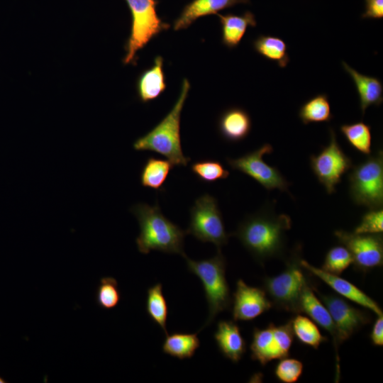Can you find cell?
<instances>
[{
    "instance_id": "6da1fadb",
    "label": "cell",
    "mask_w": 383,
    "mask_h": 383,
    "mask_svg": "<svg viewBox=\"0 0 383 383\" xmlns=\"http://www.w3.org/2000/svg\"><path fill=\"white\" fill-rule=\"evenodd\" d=\"M289 216L276 214L266 204L255 213L248 216L230 235L236 237L260 265L270 259L282 257L286 248V232L291 228Z\"/></svg>"
},
{
    "instance_id": "7a4b0ae2",
    "label": "cell",
    "mask_w": 383,
    "mask_h": 383,
    "mask_svg": "<svg viewBox=\"0 0 383 383\" xmlns=\"http://www.w3.org/2000/svg\"><path fill=\"white\" fill-rule=\"evenodd\" d=\"M131 211L140 226V234L136 238L140 252L148 254L150 250H158L186 255L183 249L186 231L166 218L158 204L153 206L144 203L136 204Z\"/></svg>"
},
{
    "instance_id": "3957f363",
    "label": "cell",
    "mask_w": 383,
    "mask_h": 383,
    "mask_svg": "<svg viewBox=\"0 0 383 383\" xmlns=\"http://www.w3.org/2000/svg\"><path fill=\"white\" fill-rule=\"evenodd\" d=\"M190 84L184 79L179 97L165 117L150 131L133 143L135 150H150L165 157L173 165L186 166L191 160L182 148L180 135L181 113L187 98Z\"/></svg>"
},
{
    "instance_id": "277c9868",
    "label": "cell",
    "mask_w": 383,
    "mask_h": 383,
    "mask_svg": "<svg viewBox=\"0 0 383 383\" xmlns=\"http://www.w3.org/2000/svg\"><path fill=\"white\" fill-rule=\"evenodd\" d=\"M301 248L298 245L285 260V268L281 273L262 279L263 289L277 309L301 313V292L305 286L313 284L306 277L308 271L301 265Z\"/></svg>"
},
{
    "instance_id": "5b68a950",
    "label": "cell",
    "mask_w": 383,
    "mask_h": 383,
    "mask_svg": "<svg viewBox=\"0 0 383 383\" xmlns=\"http://www.w3.org/2000/svg\"><path fill=\"white\" fill-rule=\"evenodd\" d=\"M184 257L188 270L201 280L209 306V316L200 331L209 326L217 314L231 306L230 289L226 278V261L221 250L209 259L196 261L187 255Z\"/></svg>"
},
{
    "instance_id": "8992f818",
    "label": "cell",
    "mask_w": 383,
    "mask_h": 383,
    "mask_svg": "<svg viewBox=\"0 0 383 383\" xmlns=\"http://www.w3.org/2000/svg\"><path fill=\"white\" fill-rule=\"evenodd\" d=\"M131 15L129 37L125 45V65L136 64L137 52L154 37L170 28L157 14L158 0H125Z\"/></svg>"
},
{
    "instance_id": "52a82bcc",
    "label": "cell",
    "mask_w": 383,
    "mask_h": 383,
    "mask_svg": "<svg viewBox=\"0 0 383 383\" xmlns=\"http://www.w3.org/2000/svg\"><path fill=\"white\" fill-rule=\"evenodd\" d=\"M349 194L353 201L370 209L383 206V152L379 149L355 166L348 175Z\"/></svg>"
},
{
    "instance_id": "ba28073f",
    "label": "cell",
    "mask_w": 383,
    "mask_h": 383,
    "mask_svg": "<svg viewBox=\"0 0 383 383\" xmlns=\"http://www.w3.org/2000/svg\"><path fill=\"white\" fill-rule=\"evenodd\" d=\"M187 234L192 235L203 243H212L218 250L227 244V233L217 200L205 194L196 199L190 209V221Z\"/></svg>"
},
{
    "instance_id": "9c48e42d",
    "label": "cell",
    "mask_w": 383,
    "mask_h": 383,
    "mask_svg": "<svg viewBox=\"0 0 383 383\" xmlns=\"http://www.w3.org/2000/svg\"><path fill=\"white\" fill-rule=\"evenodd\" d=\"M294 336L290 320L279 326L270 323L264 328H254L250 345L252 360L265 366L288 357Z\"/></svg>"
},
{
    "instance_id": "30bf717a",
    "label": "cell",
    "mask_w": 383,
    "mask_h": 383,
    "mask_svg": "<svg viewBox=\"0 0 383 383\" xmlns=\"http://www.w3.org/2000/svg\"><path fill=\"white\" fill-rule=\"evenodd\" d=\"M329 131L330 143L317 155H311L310 165L318 182L331 194L335 192L342 176L353 167V162L340 147L333 128H330Z\"/></svg>"
},
{
    "instance_id": "8fae6325",
    "label": "cell",
    "mask_w": 383,
    "mask_h": 383,
    "mask_svg": "<svg viewBox=\"0 0 383 383\" xmlns=\"http://www.w3.org/2000/svg\"><path fill=\"white\" fill-rule=\"evenodd\" d=\"M272 151V146L265 143L241 157L235 159L226 158V160L232 169L250 177L267 190L278 189L282 192H288L290 183L277 167L267 165L263 160L262 156L270 154Z\"/></svg>"
},
{
    "instance_id": "7c38bea8",
    "label": "cell",
    "mask_w": 383,
    "mask_h": 383,
    "mask_svg": "<svg viewBox=\"0 0 383 383\" xmlns=\"http://www.w3.org/2000/svg\"><path fill=\"white\" fill-rule=\"evenodd\" d=\"M334 235L348 248L356 270L367 272L383 264V237L382 233L357 234L338 230Z\"/></svg>"
},
{
    "instance_id": "4fadbf2b",
    "label": "cell",
    "mask_w": 383,
    "mask_h": 383,
    "mask_svg": "<svg viewBox=\"0 0 383 383\" xmlns=\"http://www.w3.org/2000/svg\"><path fill=\"white\" fill-rule=\"evenodd\" d=\"M318 294L335 324L338 347L371 322L372 317L368 312L353 306L343 297L319 292Z\"/></svg>"
},
{
    "instance_id": "5bb4252c",
    "label": "cell",
    "mask_w": 383,
    "mask_h": 383,
    "mask_svg": "<svg viewBox=\"0 0 383 383\" xmlns=\"http://www.w3.org/2000/svg\"><path fill=\"white\" fill-rule=\"evenodd\" d=\"M232 315L234 321H252L272 307L263 289L248 285L240 279L233 294Z\"/></svg>"
},
{
    "instance_id": "9a60e30c",
    "label": "cell",
    "mask_w": 383,
    "mask_h": 383,
    "mask_svg": "<svg viewBox=\"0 0 383 383\" xmlns=\"http://www.w3.org/2000/svg\"><path fill=\"white\" fill-rule=\"evenodd\" d=\"M301 265L311 274L319 278L345 299L372 311L377 316L383 315L379 304L351 282L338 275L330 274L321 268L316 267L303 258L301 260Z\"/></svg>"
},
{
    "instance_id": "2e32d148",
    "label": "cell",
    "mask_w": 383,
    "mask_h": 383,
    "mask_svg": "<svg viewBox=\"0 0 383 383\" xmlns=\"http://www.w3.org/2000/svg\"><path fill=\"white\" fill-rule=\"evenodd\" d=\"M250 0H192L188 3L174 22V30L187 28L201 17L217 14L220 11Z\"/></svg>"
},
{
    "instance_id": "e0dca14e",
    "label": "cell",
    "mask_w": 383,
    "mask_h": 383,
    "mask_svg": "<svg viewBox=\"0 0 383 383\" xmlns=\"http://www.w3.org/2000/svg\"><path fill=\"white\" fill-rule=\"evenodd\" d=\"M314 285L307 284L300 298V312L306 313L316 324L328 331L333 338L335 348L337 371L339 370V357L336 342V331L331 316L321 301L314 294Z\"/></svg>"
},
{
    "instance_id": "ac0fdd59",
    "label": "cell",
    "mask_w": 383,
    "mask_h": 383,
    "mask_svg": "<svg viewBox=\"0 0 383 383\" xmlns=\"http://www.w3.org/2000/svg\"><path fill=\"white\" fill-rule=\"evenodd\" d=\"M213 336L221 353L234 363L238 362L246 352L240 329L232 321H220Z\"/></svg>"
},
{
    "instance_id": "d6986e66",
    "label": "cell",
    "mask_w": 383,
    "mask_h": 383,
    "mask_svg": "<svg viewBox=\"0 0 383 383\" xmlns=\"http://www.w3.org/2000/svg\"><path fill=\"white\" fill-rule=\"evenodd\" d=\"M252 121L249 113L240 107L229 108L221 115L218 128L226 141L236 143L244 140L250 133Z\"/></svg>"
},
{
    "instance_id": "ffe728a7",
    "label": "cell",
    "mask_w": 383,
    "mask_h": 383,
    "mask_svg": "<svg viewBox=\"0 0 383 383\" xmlns=\"http://www.w3.org/2000/svg\"><path fill=\"white\" fill-rule=\"evenodd\" d=\"M216 15L221 26L222 43L231 49L240 44L248 27L257 25L255 15L250 11L242 15L231 13Z\"/></svg>"
},
{
    "instance_id": "44dd1931",
    "label": "cell",
    "mask_w": 383,
    "mask_h": 383,
    "mask_svg": "<svg viewBox=\"0 0 383 383\" xmlns=\"http://www.w3.org/2000/svg\"><path fill=\"white\" fill-rule=\"evenodd\" d=\"M163 58L155 57L153 65L139 76L136 89L138 98L143 103L155 100L165 90V76L163 71Z\"/></svg>"
},
{
    "instance_id": "7402d4cb",
    "label": "cell",
    "mask_w": 383,
    "mask_h": 383,
    "mask_svg": "<svg viewBox=\"0 0 383 383\" xmlns=\"http://www.w3.org/2000/svg\"><path fill=\"white\" fill-rule=\"evenodd\" d=\"M343 67L356 86L362 115L369 106H379L382 103L383 85L378 78L362 74L345 62H343Z\"/></svg>"
},
{
    "instance_id": "603a6c76",
    "label": "cell",
    "mask_w": 383,
    "mask_h": 383,
    "mask_svg": "<svg viewBox=\"0 0 383 383\" xmlns=\"http://www.w3.org/2000/svg\"><path fill=\"white\" fill-rule=\"evenodd\" d=\"M199 345L197 333H167L162 345V351L172 357L183 360L193 357Z\"/></svg>"
},
{
    "instance_id": "cb8c5ba5",
    "label": "cell",
    "mask_w": 383,
    "mask_h": 383,
    "mask_svg": "<svg viewBox=\"0 0 383 383\" xmlns=\"http://www.w3.org/2000/svg\"><path fill=\"white\" fill-rule=\"evenodd\" d=\"M254 50L262 57L277 62L284 68L289 62L287 45L280 38L270 35H261L252 43Z\"/></svg>"
},
{
    "instance_id": "d4e9b609",
    "label": "cell",
    "mask_w": 383,
    "mask_h": 383,
    "mask_svg": "<svg viewBox=\"0 0 383 383\" xmlns=\"http://www.w3.org/2000/svg\"><path fill=\"white\" fill-rule=\"evenodd\" d=\"M173 166L168 160L148 157L140 176L142 186L155 190L162 189Z\"/></svg>"
},
{
    "instance_id": "484cf974",
    "label": "cell",
    "mask_w": 383,
    "mask_h": 383,
    "mask_svg": "<svg viewBox=\"0 0 383 383\" xmlns=\"http://www.w3.org/2000/svg\"><path fill=\"white\" fill-rule=\"evenodd\" d=\"M294 335L302 344L318 349L320 345L328 340L323 335L316 323L307 316L296 313L290 320Z\"/></svg>"
},
{
    "instance_id": "4316f807",
    "label": "cell",
    "mask_w": 383,
    "mask_h": 383,
    "mask_svg": "<svg viewBox=\"0 0 383 383\" xmlns=\"http://www.w3.org/2000/svg\"><path fill=\"white\" fill-rule=\"evenodd\" d=\"M299 116L305 125L330 121L333 116L328 96L325 94H317L306 101L299 109Z\"/></svg>"
},
{
    "instance_id": "83f0119b",
    "label": "cell",
    "mask_w": 383,
    "mask_h": 383,
    "mask_svg": "<svg viewBox=\"0 0 383 383\" xmlns=\"http://www.w3.org/2000/svg\"><path fill=\"white\" fill-rule=\"evenodd\" d=\"M146 312L150 319L158 325L167 335L166 323L168 306L160 283H157L148 289Z\"/></svg>"
},
{
    "instance_id": "f1b7e54d",
    "label": "cell",
    "mask_w": 383,
    "mask_h": 383,
    "mask_svg": "<svg viewBox=\"0 0 383 383\" xmlns=\"http://www.w3.org/2000/svg\"><path fill=\"white\" fill-rule=\"evenodd\" d=\"M340 131L355 150L365 155L371 154L372 134L370 126L362 121L343 124Z\"/></svg>"
},
{
    "instance_id": "f546056e",
    "label": "cell",
    "mask_w": 383,
    "mask_h": 383,
    "mask_svg": "<svg viewBox=\"0 0 383 383\" xmlns=\"http://www.w3.org/2000/svg\"><path fill=\"white\" fill-rule=\"evenodd\" d=\"M351 264L353 257L344 245H335L330 248L326 254L323 270L332 274L340 275Z\"/></svg>"
},
{
    "instance_id": "4dcf8cb0",
    "label": "cell",
    "mask_w": 383,
    "mask_h": 383,
    "mask_svg": "<svg viewBox=\"0 0 383 383\" xmlns=\"http://www.w3.org/2000/svg\"><path fill=\"white\" fill-rule=\"evenodd\" d=\"M191 170L200 181L206 183L226 179L230 174L220 162L213 160L195 162L191 165Z\"/></svg>"
},
{
    "instance_id": "1f68e13d",
    "label": "cell",
    "mask_w": 383,
    "mask_h": 383,
    "mask_svg": "<svg viewBox=\"0 0 383 383\" xmlns=\"http://www.w3.org/2000/svg\"><path fill=\"white\" fill-rule=\"evenodd\" d=\"M121 300L116 279L111 277H102L96 289V301L98 306L109 310L115 308Z\"/></svg>"
},
{
    "instance_id": "d6a6232c",
    "label": "cell",
    "mask_w": 383,
    "mask_h": 383,
    "mask_svg": "<svg viewBox=\"0 0 383 383\" xmlns=\"http://www.w3.org/2000/svg\"><path fill=\"white\" fill-rule=\"evenodd\" d=\"M303 363L295 358L288 357L280 359L274 368V375L283 383H294L303 372Z\"/></svg>"
},
{
    "instance_id": "836d02e7",
    "label": "cell",
    "mask_w": 383,
    "mask_h": 383,
    "mask_svg": "<svg viewBox=\"0 0 383 383\" xmlns=\"http://www.w3.org/2000/svg\"><path fill=\"white\" fill-rule=\"evenodd\" d=\"M383 232V209H370L361 218L360 223L355 228L354 233L377 234Z\"/></svg>"
},
{
    "instance_id": "e575fe53",
    "label": "cell",
    "mask_w": 383,
    "mask_h": 383,
    "mask_svg": "<svg viewBox=\"0 0 383 383\" xmlns=\"http://www.w3.org/2000/svg\"><path fill=\"white\" fill-rule=\"evenodd\" d=\"M383 17V0H365V11L362 18H382Z\"/></svg>"
},
{
    "instance_id": "d590c367",
    "label": "cell",
    "mask_w": 383,
    "mask_h": 383,
    "mask_svg": "<svg viewBox=\"0 0 383 383\" xmlns=\"http://www.w3.org/2000/svg\"><path fill=\"white\" fill-rule=\"evenodd\" d=\"M370 340L373 345H383V315L377 316V319L373 323Z\"/></svg>"
},
{
    "instance_id": "8d00e7d4",
    "label": "cell",
    "mask_w": 383,
    "mask_h": 383,
    "mask_svg": "<svg viewBox=\"0 0 383 383\" xmlns=\"http://www.w3.org/2000/svg\"><path fill=\"white\" fill-rule=\"evenodd\" d=\"M6 382L1 376H0V383H5Z\"/></svg>"
}]
</instances>
